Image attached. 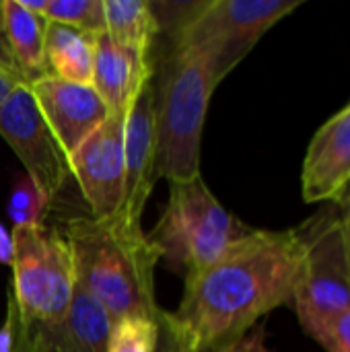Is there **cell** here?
I'll return each instance as SVG.
<instances>
[{
	"label": "cell",
	"mask_w": 350,
	"mask_h": 352,
	"mask_svg": "<svg viewBox=\"0 0 350 352\" xmlns=\"http://www.w3.org/2000/svg\"><path fill=\"white\" fill-rule=\"evenodd\" d=\"M301 260L299 229H252L215 264L188 274L179 307L169 314L188 351L237 338L293 303Z\"/></svg>",
	"instance_id": "1"
},
{
	"label": "cell",
	"mask_w": 350,
	"mask_h": 352,
	"mask_svg": "<svg viewBox=\"0 0 350 352\" xmlns=\"http://www.w3.org/2000/svg\"><path fill=\"white\" fill-rule=\"evenodd\" d=\"M62 233L72 252L76 285L107 311L111 326L128 318H161L155 297L161 258L142 225L113 212L105 219H68Z\"/></svg>",
	"instance_id": "2"
},
{
	"label": "cell",
	"mask_w": 350,
	"mask_h": 352,
	"mask_svg": "<svg viewBox=\"0 0 350 352\" xmlns=\"http://www.w3.org/2000/svg\"><path fill=\"white\" fill-rule=\"evenodd\" d=\"M221 78L212 56L198 45H175L157 93V177L184 184L200 177L206 111Z\"/></svg>",
	"instance_id": "3"
},
{
	"label": "cell",
	"mask_w": 350,
	"mask_h": 352,
	"mask_svg": "<svg viewBox=\"0 0 350 352\" xmlns=\"http://www.w3.org/2000/svg\"><path fill=\"white\" fill-rule=\"evenodd\" d=\"M248 233L252 227L231 214L200 175L171 184L167 206L146 235L165 266L186 278L215 264Z\"/></svg>",
	"instance_id": "4"
},
{
	"label": "cell",
	"mask_w": 350,
	"mask_h": 352,
	"mask_svg": "<svg viewBox=\"0 0 350 352\" xmlns=\"http://www.w3.org/2000/svg\"><path fill=\"white\" fill-rule=\"evenodd\" d=\"M12 301L19 324L33 328L64 318L76 287L70 245L62 231L21 227L12 231Z\"/></svg>",
	"instance_id": "5"
},
{
	"label": "cell",
	"mask_w": 350,
	"mask_h": 352,
	"mask_svg": "<svg viewBox=\"0 0 350 352\" xmlns=\"http://www.w3.org/2000/svg\"><path fill=\"white\" fill-rule=\"evenodd\" d=\"M303 0H208L194 2L190 14L173 31L175 45L206 50L223 80L278 21Z\"/></svg>",
	"instance_id": "6"
},
{
	"label": "cell",
	"mask_w": 350,
	"mask_h": 352,
	"mask_svg": "<svg viewBox=\"0 0 350 352\" xmlns=\"http://www.w3.org/2000/svg\"><path fill=\"white\" fill-rule=\"evenodd\" d=\"M303 260L293 293L301 328L311 338L338 314L350 309V266L338 212H320L299 227Z\"/></svg>",
	"instance_id": "7"
},
{
	"label": "cell",
	"mask_w": 350,
	"mask_h": 352,
	"mask_svg": "<svg viewBox=\"0 0 350 352\" xmlns=\"http://www.w3.org/2000/svg\"><path fill=\"white\" fill-rule=\"evenodd\" d=\"M0 136L14 151L25 173L45 192L50 200L58 196L70 177L68 157L41 118L29 82L21 85L0 107Z\"/></svg>",
	"instance_id": "8"
},
{
	"label": "cell",
	"mask_w": 350,
	"mask_h": 352,
	"mask_svg": "<svg viewBox=\"0 0 350 352\" xmlns=\"http://www.w3.org/2000/svg\"><path fill=\"white\" fill-rule=\"evenodd\" d=\"M124 118L109 113L68 157L70 175L95 219L111 217L124 200Z\"/></svg>",
	"instance_id": "9"
},
{
	"label": "cell",
	"mask_w": 350,
	"mask_h": 352,
	"mask_svg": "<svg viewBox=\"0 0 350 352\" xmlns=\"http://www.w3.org/2000/svg\"><path fill=\"white\" fill-rule=\"evenodd\" d=\"M157 179V89L142 87L124 118V200L120 214L142 225V212Z\"/></svg>",
	"instance_id": "10"
},
{
	"label": "cell",
	"mask_w": 350,
	"mask_h": 352,
	"mask_svg": "<svg viewBox=\"0 0 350 352\" xmlns=\"http://www.w3.org/2000/svg\"><path fill=\"white\" fill-rule=\"evenodd\" d=\"M29 91L66 157L109 118L107 105L91 85L43 74L29 82Z\"/></svg>",
	"instance_id": "11"
},
{
	"label": "cell",
	"mask_w": 350,
	"mask_h": 352,
	"mask_svg": "<svg viewBox=\"0 0 350 352\" xmlns=\"http://www.w3.org/2000/svg\"><path fill=\"white\" fill-rule=\"evenodd\" d=\"M350 188V103L326 120L307 144L301 194L307 204L338 202Z\"/></svg>",
	"instance_id": "12"
},
{
	"label": "cell",
	"mask_w": 350,
	"mask_h": 352,
	"mask_svg": "<svg viewBox=\"0 0 350 352\" xmlns=\"http://www.w3.org/2000/svg\"><path fill=\"white\" fill-rule=\"evenodd\" d=\"M111 320L78 285L64 318L31 328L33 352H107Z\"/></svg>",
	"instance_id": "13"
},
{
	"label": "cell",
	"mask_w": 350,
	"mask_h": 352,
	"mask_svg": "<svg viewBox=\"0 0 350 352\" xmlns=\"http://www.w3.org/2000/svg\"><path fill=\"white\" fill-rule=\"evenodd\" d=\"M151 78L153 66L149 58L122 47L105 33L97 35L91 87L99 93L109 113H126Z\"/></svg>",
	"instance_id": "14"
},
{
	"label": "cell",
	"mask_w": 350,
	"mask_h": 352,
	"mask_svg": "<svg viewBox=\"0 0 350 352\" xmlns=\"http://www.w3.org/2000/svg\"><path fill=\"white\" fill-rule=\"evenodd\" d=\"M45 31L47 21L29 10L21 0L0 2V35L8 58L21 68L29 82L45 72Z\"/></svg>",
	"instance_id": "15"
},
{
	"label": "cell",
	"mask_w": 350,
	"mask_h": 352,
	"mask_svg": "<svg viewBox=\"0 0 350 352\" xmlns=\"http://www.w3.org/2000/svg\"><path fill=\"white\" fill-rule=\"evenodd\" d=\"M97 35L66 25L47 23L45 72L62 80L91 85Z\"/></svg>",
	"instance_id": "16"
},
{
	"label": "cell",
	"mask_w": 350,
	"mask_h": 352,
	"mask_svg": "<svg viewBox=\"0 0 350 352\" xmlns=\"http://www.w3.org/2000/svg\"><path fill=\"white\" fill-rule=\"evenodd\" d=\"M105 35L144 58L161 31L153 4L146 0H103Z\"/></svg>",
	"instance_id": "17"
},
{
	"label": "cell",
	"mask_w": 350,
	"mask_h": 352,
	"mask_svg": "<svg viewBox=\"0 0 350 352\" xmlns=\"http://www.w3.org/2000/svg\"><path fill=\"white\" fill-rule=\"evenodd\" d=\"M21 2L29 10L41 14L47 23L66 25L93 35L105 31L103 0H21Z\"/></svg>",
	"instance_id": "18"
},
{
	"label": "cell",
	"mask_w": 350,
	"mask_h": 352,
	"mask_svg": "<svg viewBox=\"0 0 350 352\" xmlns=\"http://www.w3.org/2000/svg\"><path fill=\"white\" fill-rule=\"evenodd\" d=\"M52 200L45 196V192L27 175L23 173L17 177L10 202H8V217L14 225V229L21 227H41L45 225V214Z\"/></svg>",
	"instance_id": "19"
},
{
	"label": "cell",
	"mask_w": 350,
	"mask_h": 352,
	"mask_svg": "<svg viewBox=\"0 0 350 352\" xmlns=\"http://www.w3.org/2000/svg\"><path fill=\"white\" fill-rule=\"evenodd\" d=\"M159 320L128 318L111 326L107 352H155Z\"/></svg>",
	"instance_id": "20"
},
{
	"label": "cell",
	"mask_w": 350,
	"mask_h": 352,
	"mask_svg": "<svg viewBox=\"0 0 350 352\" xmlns=\"http://www.w3.org/2000/svg\"><path fill=\"white\" fill-rule=\"evenodd\" d=\"M314 340L328 352H350V309L332 318Z\"/></svg>",
	"instance_id": "21"
},
{
	"label": "cell",
	"mask_w": 350,
	"mask_h": 352,
	"mask_svg": "<svg viewBox=\"0 0 350 352\" xmlns=\"http://www.w3.org/2000/svg\"><path fill=\"white\" fill-rule=\"evenodd\" d=\"M192 352H272V349L268 346L264 328L254 326L250 332H245L237 338L217 342V344H208V346H202V349Z\"/></svg>",
	"instance_id": "22"
},
{
	"label": "cell",
	"mask_w": 350,
	"mask_h": 352,
	"mask_svg": "<svg viewBox=\"0 0 350 352\" xmlns=\"http://www.w3.org/2000/svg\"><path fill=\"white\" fill-rule=\"evenodd\" d=\"M27 82L29 78L21 72V68L6 54L0 52V107L21 85H27Z\"/></svg>",
	"instance_id": "23"
},
{
	"label": "cell",
	"mask_w": 350,
	"mask_h": 352,
	"mask_svg": "<svg viewBox=\"0 0 350 352\" xmlns=\"http://www.w3.org/2000/svg\"><path fill=\"white\" fill-rule=\"evenodd\" d=\"M155 352H190L167 311H163L159 318V340Z\"/></svg>",
	"instance_id": "24"
},
{
	"label": "cell",
	"mask_w": 350,
	"mask_h": 352,
	"mask_svg": "<svg viewBox=\"0 0 350 352\" xmlns=\"http://www.w3.org/2000/svg\"><path fill=\"white\" fill-rule=\"evenodd\" d=\"M17 332H19V320L12 297L8 299V311L6 320L0 328V352H14L17 349Z\"/></svg>",
	"instance_id": "25"
},
{
	"label": "cell",
	"mask_w": 350,
	"mask_h": 352,
	"mask_svg": "<svg viewBox=\"0 0 350 352\" xmlns=\"http://www.w3.org/2000/svg\"><path fill=\"white\" fill-rule=\"evenodd\" d=\"M338 223H340V231H342V241H344V250H347V258H349L350 266V194L342 196L338 200Z\"/></svg>",
	"instance_id": "26"
},
{
	"label": "cell",
	"mask_w": 350,
	"mask_h": 352,
	"mask_svg": "<svg viewBox=\"0 0 350 352\" xmlns=\"http://www.w3.org/2000/svg\"><path fill=\"white\" fill-rule=\"evenodd\" d=\"M0 264H12V235L0 223Z\"/></svg>",
	"instance_id": "27"
},
{
	"label": "cell",
	"mask_w": 350,
	"mask_h": 352,
	"mask_svg": "<svg viewBox=\"0 0 350 352\" xmlns=\"http://www.w3.org/2000/svg\"><path fill=\"white\" fill-rule=\"evenodd\" d=\"M19 320V318H17ZM14 352H33V336H31V328H23L19 324V332H17V349Z\"/></svg>",
	"instance_id": "28"
},
{
	"label": "cell",
	"mask_w": 350,
	"mask_h": 352,
	"mask_svg": "<svg viewBox=\"0 0 350 352\" xmlns=\"http://www.w3.org/2000/svg\"><path fill=\"white\" fill-rule=\"evenodd\" d=\"M347 194H350V188H349V192H347ZM347 194H344V196H347Z\"/></svg>",
	"instance_id": "29"
},
{
	"label": "cell",
	"mask_w": 350,
	"mask_h": 352,
	"mask_svg": "<svg viewBox=\"0 0 350 352\" xmlns=\"http://www.w3.org/2000/svg\"><path fill=\"white\" fill-rule=\"evenodd\" d=\"M0 2H2V0H0Z\"/></svg>",
	"instance_id": "30"
}]
</instances>
